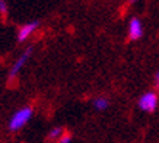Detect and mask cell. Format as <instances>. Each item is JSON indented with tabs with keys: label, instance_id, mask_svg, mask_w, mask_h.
I'll use <instances>...</instances> for the list:
<instances>
[{
	"label": "cell",
	"instance_id": "cell-10",
	"mask_svg": "<svg viewBox=\"0 0 159 143\" xmlns=\"http://www.w3.org/2000/svg\"><path fill=\"white\" fill-rule=\"evenodd\" d=\"M153 82H155V86H156V88H159V72H156V73H155Z\"/></svg>",
	"mask_w": 159,
	"mask_h": 143
},
{
	"label": "cell",
	"instance_id": "cell-11",
	"mask_svg": "<svg viewBox=\"0 0 159 143\" xmlns=\"http://www.w3.org/2000/svg\"><path fill=\"white\" fill-rule=\"evenodd\" d=\"M134 2H137V0H130V3H134Z\"/></svg>",
	"mask_w": 159,
	"mask_h": 143
},
{
	"label": "cell",
	"instance_id": "cell-5",
	"mask_svg": "<svg viewBox=\"0 0 159 143\" xmlns=\"http://www.w3.org/2000/svg\"><path fill=\"white\" fill-rule=\"evenodd\" d=\"M143 35V26L139 18H131L129 22V38L130 39H139Z\"/></svg>",
	"mask_w": 159,
	"mask_h": 143
},
{
	"label": "cell",
	"instance_id": "cell-3",
	"mask_svg": "<svg viewBox=\"0 0 159 143\" xmlns=\"http://www.w3.org/2000/svg\"><path fill=\"white\" fill-rule=\"evenodd\" d=\"M32 50H34L32 47H26L25 48V51L20 54L19 57H18V60L13 63V66H12L10 73H9V81H12V79H13V77L20 72V69L25 66V63L28 62L29 57H31V54H32Z\"/></svg>",
	"mask_w": 159,
	"mask_h": 143
},
{
	"label": "cell",
	"instance_id": "cell-4",
	"mask_svg": "<svg viewBox=\"0 0 159 143\" xmlns=\"http://www.w3.org/2000/svg\"><path fill=\"white\" fill-rule=\"evenodd\" d=\"M38 25H39L38 21L28 22V24L22 25V26L19 28V31H18V43H24L28 37H31V35H32V32L38 28Z\"/></svg>",
	"mask_w": 159,
	"mask_h": 143
},
{
	"label": "cell",
	"instance_id": "cell-9",
	"mask_svg": "<svg viewBox=\"0 0 159 143\" xmlns=\"http://www.w3.org/2000/svg\"><path fill=\"white\" fill-rule=\"evenodd\" d=\"M6 12H7V5L5 0H0V13L6 15Z\"/></svg>",
	"mask_w": 159,
	"mask_h": 143
},
{
	"label": "cell",
	"instance_id": "cell-7",
	"mask_svg": "<svg viewBox=\"0 0 159 143\" xmlns=\"http://www.w3.org/2000/svg\"><path fill=\"white\" fill-rule=\"evenodd\" d=\"M63 129L61 127H54V129L50 130V133H48V139L50 140H58V139L63 136Z\"/></svg>",
	"mask_w": 159,
	"mask_h": 143
},
{
	"label": "cell",
	"instance_id": "cell-2",
	"mask_svg": "<svg viewBox=\"0 0 159 143\" xmlns=\"http://www.w3.org/2000/svg\"><path fill=\"white\" fill-rule=\"evenodd\" d=\"M156 105H158V95L155 92H146L140 96L139 99V108L142 111L146 113H152L156 110Z\"/></svg>",
	"mask_w": 159,
	"mask_h": 143
},
{
	"label": "cell",
	"instance_id": "cell-8",
	"mask_svg": "<svg viewBox=\"0 0 159 143\" xmlns=\"http://www.w3.org/2000/svg\"><path fill=\"white\" fill-rule=\"evenodd\" d=\"M72 142V133H69V131H64L63 136L58 139V143H70Z\"/></svg>",
	"mask_w": 159,
	"mask_h": 143
},
{
	"label": "cell",
	"instance_id": "cell-1",
	"mask_svg": "<svg viewBox=\"0 0 159 143\" xmlns=\"http://www.w3.org/2000/svg\"><path fill=\"white\" fill-rule=\"evenodd\" d=\"M32 114H34V110H32V107H29V105L20 108L19 111H16V113L12 115V118L9 120V130L16 131V130L22 129L25 124L31 120Z\"/></svg>",
	"mask_w": 159,
	"mask_h": 143
},
{
	"label": "cell",
	"instance_id": "cell-6",
	"mask_svg": "<svg viewBox=\"0 0 159 143\" xmlns=\"http://www.w3.org/2000/svg\"><path fill=\"white\" fill-rule=\"evenodd\" d=\"M92 104L95 107V110L104 111L110 107V101H108V98H105V96H99V98H95V99L92 101Z\"/></svg>",
	"mask_w": 159,
	"mask_h": 143
}]
</instances>
